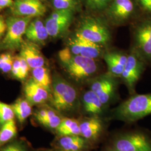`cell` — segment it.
I'll return each instance as SVG.
<instances>
[{"mask_svg": "<svg viewBox=\"0 0 151 151\" xmlns=\"http://www.w3.org/2000/svg\"><path fill=\"white\" fill-rule=\"evenodd\" d=\"M11 72L12 75L15 78L19 79L20 78V56H17L14 58V63L12 65Z\"/></svg>", "mask_w": 151, "mask_h": 151, "instance_id": "4dcf8cb0", "label": "cell"}, {"mask_svg": "<svg viewBox=\"0 0 151 151\" xmlns=\"http://www.w3.org/2000/svg\"><path fill=\"white\" fill-rule=\"evenodd\" d=\"M127 54L119 52L105 53L103 57L108 68V73L115 77H121L128 59Z\"/></svg>", "mask_w": 151, "mask_h": 151, "instance_id": "2e32d148", "label": "cell"}, {"mask_svg": "<svg viewBox=\"0 0 151 151\" xmlns=\"http://www.w3.org/2000/svg\"><path fill=\"white\" fill-rule=\"evenodd\" d=\"M80 128L81 136L86 140H95L102 132L103 124L98 117L93 116L83 120Z\"/></svg>", "mask_w": 151, "mask_h": 151, "instance_id": "ac0fdd59", "label": "cell"}, {"mask_svg": "<svg viewBox=\"0 0 151 151\" xmlns=\"http://www.w3.org/2000/svg\"><path fill=\"white\" fill-rule=\"evenodd\" d=\"M32 17L12 16L6 20V32L2 42V48L5 49L20 48L23 42L29 24Z\"/></svg>", "mask_w": 151, "mask_h": 151, "instance_id": "8992f818", "label": "cell"}, {"mask_svg": "<svg viewBox=\"0 0 151 151\" xmlns=\"http://www.w3.org/2000/svg\"><path fill=\"white\" fill-rule=\"evenodd\" d=\"M105 19L86 15L79 20L76 32L92 43L105 47L110 43L111 35Z\"/></svg>", "mask_w": 151, "mask_h": 151, "instance_id": "3957f363", "label": "cell"}, {"mask_svg": "<svg viewBox=\"0 0 151 151\" xmlns=\"http://www.w3.org/2000/svg\"><path fill=\"white\" fill-rule=\"evenodd\" d=\"M20 80H24L28 76L30 67L28 65L27 62L20 55Z\"/></svg>", "mask_w": 151, "mask_h": 151, "instance_id": "f546056e", "label": "cell"}, {"mask_svg": "<svg viewBox=\"0 0 151 151\" xmlns=\"http://www.w3.org/2000/svg\"><path fill=\"white\" fill-rule=\"evenodd\" d=\"M11 12L15 16L40 17L46 12V7L40 0H14Z\"/></svg>", "mask_w": 151, "mask_h": 151, "instance_id": "4fadbf2b", "label": "cell"}, {"mask_svg": "<svg viewBox=\"0 0 151 151\" xmlns=\"http://www.w3.org/2000/svg\"><path fill=\"white\" fill-rule=\"evenodd\" d=\"M15 151H25L24 150H23V148H22L21 146H18V145H17V147H16V150H15Z\"/></svg>", "mask_w": 151, "mask_h": 151, "instance_id": "8d00e7d4", "label": "cell"}, {"mask_svg": "<svg viewBox=\"0 0 151 151\" xmlns=\"http://www.w3.org/2000/svg\"><path fill=\"white\" fill-rule=\"evenodd\" d=\"M66 48L72 54L94 60L100 58L105 53L104 47L87 40L76 32L68 38Z\"/></svg>", "mask_w": 151, "mask_h": 151, "instance_id": "52a82bcc", "label": "cell"}, {"mask_svg": "<svg viewBox=\"0 0 151 151\" xmlns=\"http://www.w3.org/2000/svg\"><path fill=\"white\" fill-rule=\"evenodd\" d=\"M47 111L48 109H43L37 111V113L35 114V118L38 122H40L41 120L43 119L47 116Z\"/></svg>", "mask_w": 151, "mask_h": 151, "instance_id": "d6a6232c", "label": "cell"}, {"mask_svg": "<svg viewBox=\"0 0 151 151\" xmlns=\"http://www.w3.org/2000/svg\"><path fill=\"white\" fill-rule=\"evenodd\" d=\"M11 106L15 115L20 123H23L32 112V104L27 99H18Z\"/></svg>", "mask_w": 151, "mask_h": 151, "instance_id": "603a6c76", "label": "cell"}, {"mask_svg": "<svg viewBox=\"0 0 151 151\" xmlns=\"http://www.w3.org/2000/svg\"><path fill=\"white\" fill-rule=\"evenodd\" d=\"M116 78L108 73L97 76L91 82L90 90L97 95L104 105L108 104L115 93L117 87Z\"/></svg>", "mask_w": 151, "mask_h": 151, "instance_id": "7c38bea8", "label": "cell"}, {"mask_svg": "<svg viewBox=\"0 0 151 151\" xmlns=\"http://www.w3.org/2000/svg\"><path fill=\"white\" fill-rule=\"evenodd\" d=\"M62 119L60 118L54 110L48 109L47 115L43 119L40 120L39 123L45 127L51 129H57L60 125Z\"/></svg>", "mask_w": 151, "mask_h": 151, "instance_id": "4316f807", "label": "cell"}, {"mask_svg": "<svg viewBox=\"0 0 151 151\" xmlns=\"http://www.w3.org/2000/svg\"><path fill=\"white\" fill-rule=\"evenodd\" d=\"M145 62L134 50L128 55L127 63L120 77L131 93L134 91L135 85L145 70Z\"/></svg>", "mask_w": 151, "mask_h": 151, "instance_id": "9c48e42d", "label": "cell"}, {"mask_svg": "<svg viewBox=\"0 0 151 151\" xmlns=\"http://www.w3.org/2000/svg\"><path fill=\"white\" fill-rule=\"evenodd\" d=\"M81 101L83 109L87 113L96 115L102 113L104 105L97 95L90 89L84 92Z\"/></svg>", "mask_w": 151, "mask_h": 151, "instance_id": "d6986e66", "label": "cell"}, {"mask_svg": "<svg viewBox=\"0 0 151 151\" xmlns=\"http://www.w3.org/2000/svg\"><path fill=\"white\" fill-rule=\"evenodd\" d=\"M62 150L81 151L86 147V139L81 135L62 136L59 140Z\"/></svg>", "mask_w": 151, "mask_h": 151, "instance_id": "ffe728a7", "label": "cell"}, {"mask_svg": "<svg viewBox=\"0 0 151 151\" xmlns=\"http://www.w3.org/2000/svg\"><path fill=\"white\" fill-rule=\"evenodd\" d=\"M15 113L11 105L0 101V127L14 119Z\"/></svg>", "mask_w": 151, "mask_h": 151, "instance_id": "83f0119b", "label": "cell"}, {"mask_svg": "<svg viewBox=\"0 0 151 151\" xmlns=\"http://www.w3.org/2000/svg\"><path fill=\"white\" fill-rule=\"evenodd\" d=\"M13 4V0H0V9H3L6 7H12Z\"/></svg>", "mask_w": 151, "mask_h": 151, "instance_id": "836d02e7", "label": "cell"}, {"mask_svg": "<svg viewBox=\"0 0 151 151\" xmlns=\"http://www.w3.org/2000/svg\"><path fill=\"white\" fill-rule=\"evenodd\" d=\"M75 12L68 10H55L45 22L49 37L59 38L64 36L73 20Z\"/></svg>", "mask_w": 151, "mask_h": 151, "instance_id": "ba28073f", "label": "cell"}, {"mask_svg": "<svg viewBox=\"0 0 151 151\" xmlns=\"http://www.w3.org/2000/svg\"><path fill=\"white\" fill-rule=\"evenodd\" d=\"M14 58L9 53L0 55V70L4 73L11 72Z\"/></svg>", "mask_w": 151, "mask_h": 151, "instance_id": "f1b7e54d", "label": "cell"}, {"mask_svg": "<svg viewBox=\"0 0 151 151\" xmlns=\"http://www.w3.org/2000/svg\"><path fill=\"white\" fill-rule=\"evenodd\" d=\"M112 0H81L87 10L93 12L105 11Z\"/></svg>", "mask_w": 151, "mask_h": 151, "instance_id": "484cf974", "label": "cell"}, {"mask_svg": "<svg viewBox=\"0 0 151 151\" xmlns=\"http://www.w3.org/2000/svg\"><path fill=\"white\" fill-rule=\"evenodd\" d=\"M16 134L17 127L14 119L3 124L0 129V146L11 140Z\"/></svg>", "mask_w": 151, "mask_h": 151, "instance_id": "cb8c5ba5", "label": "cell"}, {"mask_svg": "<svg viewBox=\"0 0 151 151\" xmlns=\"http://www.w3.org/2000/svg\"><path fill=\"white\" fill-rule=\"evenodd\" d=\"M16 147H17V145H9L5 148L2 150V151H15L16 150Z\"/></svg>", "mask_w": 151, "mask_h": 151, "instance_id": "d590c367", "label": "cell"}, {"mask_svg": "<svg viewBox=\"0 0 151 151\" xmlns=\"http://www.w3.org/2000/svg\"><path fill=\"white\" fill-rule=\"evenodd\" d=\"M20 48V56L27 62L30 68L45 65V58L36 44L24 42Z\"/></svg>", "mask_w": 151, "mask_h": 151, "instance_id": "9a60e30c", "label": "cell"}, {"mask_svg": "<svg viewBox=\"0 0 151 151\" xmlns=\"http://www.w3.org/2000/svg\"><path fill=\"white\" fill-rule=\"evenodd\" d=\"M50 94L52 106L60 112H72L79 107L80 100L75 87L60 76H53Z\"/></svg>", "mask_w": 151, "mask_h": 151, "instance_id": "7a4b0ae2", "label": "cell"}, {"mask_svg": "<svg viewBox=\"0 0 151 151\" xmlns=\"http://www.w3.org/2000/svg\"><path fill=\"white\" fill-rule=\"evenodd\" d=\"M50 2L55 10H68L78 11L81 9V0H50Z\"/></svg>", "mask_w": 151, "mask_h": 151, "instance_id": "d4e9b609", "label": "cell"}, {"mask_svg": "<svg viewBox=\"0 0 151 151\" xmlns=\"http://www.w3.org/2000/svg\"><path fill=\"white\" fill-rule=\"evenodd\" d=\"M105 151H151V137L143 132H130L114 140Z\"/></svg>", "mask_w": 151, "mask_h": 151, "instance_id": "5b68a950", "label": "cell"}, {"mask_svg": "<svg viewBox=\"0 0 151 151\" xmlns=\"http://www.w3.org/2000/svg\"><path fill=\"white\" fill-rule=\"evenodd\" d=\"M25 35L30 42L36 44L44 43L49 37L45 22L39 18L29 24Z\"/></svg>", "mask_w": 151, "mask_h": 151, "instance_id": "e0dca14e", "label": "cell"}, {"mask_svg": "<svg viewBox=\"0 0 151 151\" xmlns=\"http://www.w3.org/2000/svg\"><path fill=\"white\" fill-rule=\"evenodd\" d=\"M24 91L27 101L32 105L45 103L49 97V92L32 78L25 84Z\"/></svg>", "mask_w": 151, "mask_h": 151, "instance_id": "5bb4252c", "label": "cell"}, {"mask_svg": "<svg viewBox=\"0 0 151 151\" xmlns=\"http://www.w3.org/2000/svg\"><path fill=\"white\" fill-rule=\"evenodd\" d=\"M134 50L145 61L151 60V19L137 25L134 31Z\"/></svg>", "mask_w": 151, "mask_h": 151, "instance_id": "30bf717a", "label": "cell"}, {"mask_svg": "<svg viewBox=\"0 0 151 151\" xmlns=\"http://www.w3.org/2000/svg\"><path fill=\"white\" fill-rule=\"evenodd\" d=\"M32 70L33 80L51 93L52 79L48 68L44 65Z\"/></svg>", "mask_w": 151, "mask_h": 151, "instance_id": "7402d4cb", "label": "cell"}, {"mask_svg": "<svg viewBox=\"0 0 151 151\" xmlns=\"http://www.w3.org/2000/svg\"><path fill=\"white\" fill-rule=\"evenodd\" d=\"M40 1H42H42H44V0H40Z\"/></svg>", "mask_w": 151, "mask_h": 151, "instance_id": "f35d334b", "label": "cell"}, {"mask_svg": "<svg viewBox=\"0 0 151 151\" xmlns=\"http://www.w3.org/2000/svg\"><path fill=\"white\" fill-rule=\"evenodd\" d=\"M80 123L75 119L64 118L62 120L60 125L55 130L58 134L60 137L66 135H81Z\"/></svg>", "mask_w": 151, "mask_h": 151, "instance_id": "44dd1931", "label": "cell"}, {"mask_svg": "<svg viewBox=\"0 0 151 151\" xmlns=\"http://www.w3.org/2000/svg\"><path fill=\"white\" fill-rule=\"evenodd\" d=\"M151 114V93L134 95L119 105L114 112L117 119L134 122Z\"/></svg>", "mask_w": 151, "mask_h": 151, "instance_id": "277c9868", "label": "cell"}, {"mask_svg": "<svg viewBox=\"0 0 151 151\" xmlns=\"http://www.w3.org/2000/svg\"><path fill=\"white\" fill-rule=\"evenodd\" d=\"M132 0H112L105 10L106 20L113 25H122L127 22L134 12Z\"/></svg>", "mask_w": 151, "mask_h": 151, "instance_id": "8fae6325", "label": "cell"}, {"mask_svg": "<svg viewBox=\"0 0 151 151\" xmlns=\"http://www.w3.org/2000/svg\"><path fill=\"white\" fill-rule=\"evenodd\" d=\"M143 9L151 14V0H138Z\"/></svg>", "mask_w": 151, "mask_h": 151, "instance_id": "1f68e13d", "label": "cell"}, {"mask_svg": "<svg viewBox=\"0 0 151 151\" xmlns=\"http://www.w3.org/2000/svg\"><path fill=\"white\" fill-rule=\"evenodd\" d=\"M6 30V23L4 22L3 19L0 16V37Z\"/></svg>", "mask_w": 151, "mask_h": 151, "instance_id": "e575fe53", "label": "cell"}, {"mask_svg": "<svg viewBox=\"0 0 151 151\" xmlns=\"http://www.w3.org/2000/svg\"><path fill=\"white\" fill-rule=\"evenodd\" d=\"M65 151V150H62V151ZM82 151V150H81V151Z\"/></svg>", "mask_w": 151, "mask_h": 151, "instance_id": "74e56055", "label": "cell"}, {"mask_svg": "<svg viewBox=\"0 0 151 151\" xmlns=\"http://www.w3.org/2000/svg\"><path fill=\"white\" fill-rule=\"evenodd\" d=\"M58 57L65 70L75 81L87 80L98 70L96 60L72 54L66 47L60 51Z\"/></svg>", "mask_w": 151, "mask_h": 151, "instance_id": "6da1fadb", "label": "cell"}]
</instances>
